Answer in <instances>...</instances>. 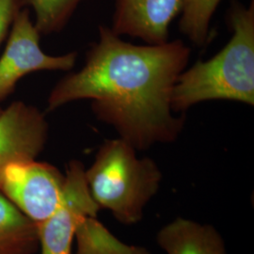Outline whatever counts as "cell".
Returning <instances> with one entry per match:
<instances>
[{
	"mask_svg": "<svg viewBox=\"0 0 254 254\" xmlns=\"http://www.w3.org/2000/svg\"><path fill=\"white\" fill-rule=\"evenodd\" d=\"M64 187L65 175L53 165L36 159L9 164L0 181V192L36 224L59 208Z\"/></svg>",
	"mask_w": 254,
	"mask_h": 254,
	"instance_id": "cell-5",
	"label": "cell"
},
{
	"mask_svg": "<svg viewBox=\"0 0 254 254\" xmlns=\"http://www.w3.org/2000/svg\"><path fill=\"white\" fill-rule=\"evenodd\" d=\"M38 225L0 192V254H34Z\"/></svg>",
	"mask_w": 254,
	"mask_h": 254,
	"instance_id": "cell-10",
	"label": "cell"
},
{
	"mask_svg": "<svg viewBox=\"0 0 254 254\" xmlns=\"http://www.w3.org/2000/svg\"><path fill=\"white\" fill-rule=\"evenodd\" d=\"M2 110H3V109L0 107V114H1V112H2Z\"/></svg>",
	"mask_w": 254,
	"mask_h": 254,
	"instance_id": "cell-15",
	"label": "cell"
},
{
	"mask_svg": "<svg viewBox=\"0 0 254 254\" xmlns=\"http://www.w3.org/2000/svg\"><path fill=\"white\" fill-rule=\"evenodd\" d=\"M22 7V0H0V48L7 40L11 25Z\"/></svg>",
	"mask_w": 254,
	"mask_h": 254,
	"instance_id": "cell-14",
	"label": "cell"
},
{
	"mask_svg": "<svg viewBox=\"0 0 254 254\" xmlns=\"http://www.w3.org/2000/svg\"><path fill=\"white\" fill-rule=\"evenodd\" d=\"M181 8V0H116L110 28L119 36L137 38L146 45L164 44Z\"/></svg>",
	"mask_w": 254,
	"mask_h": 254,
	"instance_id": "cell-8",
	"label": "cell"
},
{
	"mask_svg": "<svg viewBox=\"0 0 254 254\" xmlns=\"http://www.w3.org/2000/svg\"><path fill=\"white\" fill-rule=\"evenodd\" d=\"M136 151L121 137L106 140L94 162L85 170L92 199L126 225L142 218L143 207L155 195L162 180L154 160L137 158Z\"/></svg>",
	"mask_w": 254,
	"mask_h": 254,
	"instance_id": "cell-3",
	"label": "cell"
},
{
	"mask_svg": "<svg viewBox=\"0 0 254 254\" xmlns=\"http://www.w3.org/2000/svg\"><path fill=\"white\" fill-rule=\"evenodd\" d=\"M41 36L29 9L21 8L0 56V103L11 95L18 82L27 74L43 71L69 72L74 67L77 52L46 54L40 45Z\"/></svg>",
	"mask_w": 254,
	"mask_h": 254,
	"instance_id": "cell-4",
	"label": "cell"
},
{
	"mask_svg": "<svg viewBox=\"0 0 254 254\" xmlns=\"http://www.w3.org/2000/svg\"><path fill=\"white\" fill-rule=\"evenodd\" d=\"M85 0H22V7L29 9L41 35L61 32Z\"/></svg>",
	"mask_w": 254,
	"mask_h": 254,
	"instance_id": "cell-12",
	"label": "cell"
},
{
	"mask_svg": "<svg viewBox=\"0 0 254 254\" xmlns=\"http://www.w3.org/2000/svg\"><path fill=\"white\" fill-rule=\"evenodd\" d=\"M190 54L181 40L137 46L101 25L85 64L55 85L46 111L90 100L97 119L114 127L136 150L173 142L184 129L186 117L175 116L172 95Z\"/></svg>",
	"mask_w": 254,
	"mask_h": 254,
	"instance_id": "cell-1",
	"label": "cell"
},
{
	"mask_svg": "<svg viewBox=\"0 0 254 254\" xmlns=\"http://www.w3.org/2000/svg\"><path fill=\"white\" fill-rule=\"evenodd\" d=\"M74 237L77 254H149L144 248L122 243L93 216H85L78 221Z\"/></svg>",
	"mask_w": 254,
	"mask_h": 254,
	"instance_id": "cell-11",
	"label": "cell"
},
{
	"mask_svg": "<svg viewBox=\"0 0 254 254\" xmlns=\"http://www.w3.org/2000/svg\"><path fill=\"white\" fill-rule=\"evenodd\" d=\"M179 28L193 45L204 46L210 23L221 0H181Z\"/></svg>",
	"mask_w": 254,
	"mask_h": 254,
	"instance_id": "cell-13",
	"label": "cell"
},
{
	"mask_svg": "<svg viewBox=\"0 0 254 254\" xmlns=\"http://www.w3.org/2000/svg\"><path fill=\"white\" fill-rule=\"evenodd\" d=\"M157 242L168 254H226L215 228L185 218H176L162 228Z\"/></svg>",
	"mask_w": 254,
	"mask_h": 254,
	"instance_id": "cell-9",
	"label": "cell"
},
{
	"mask_svg": "<svg viewBox=\"0 0 254 254\" xmlns=\"http://www.w3.org/2000/svg\"><path fill=\"white\" fill-rule=\"evenodd\" d=\"M232 37L218 54L185 69L173 88L172 109L185 114L212 100L254 105V2L234 1L228 13Z\"/></svg>",
	"mask_w": 254,
	"mask_h": 254,
	"instance_id": "cell-2",
	"label": "cell"
},
{
	"mask_svg": "<svg viewBox=\"0 0 254 254\" xmlns=\"http://www.w3.org/2000/svg\"><path fill=\"white\" fill-rule=\"evenodd\" d=\"M46 114L24 101H14L0 114V181L9 164L34 160L46 147Z\"/></svg>",
	"mask_w": 254,
	"mask_h": 254,
	"instance_id": "cell-7",
	"label": "cell"
},
{
	"mask_svg": "<svg viewBox=\"0 0 254 254\" xmlns=\"http://www.w3.org/2000/svg\"><path fill=\"white\" fill-rule=\"evenodd\" d=\"M99 210L89 190L83 164L69 162L61 205L51 217L37 224L41 254H72L78 221L85 216L96 217Z\"/></svg>",
	"mask_w": 254,
	"mask_h": 254,
	"instance_id": "cell-6",
	"label": "cell"
}]
</instances>
